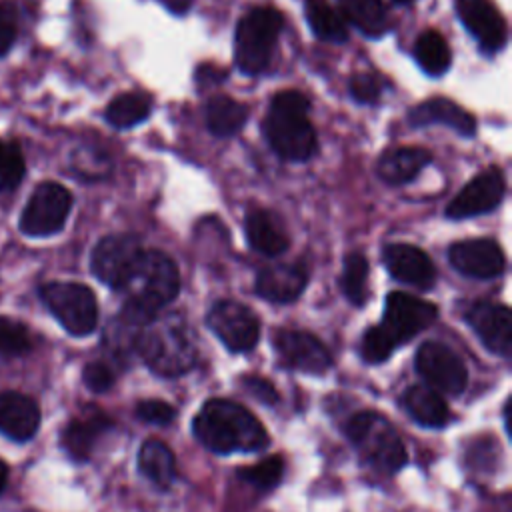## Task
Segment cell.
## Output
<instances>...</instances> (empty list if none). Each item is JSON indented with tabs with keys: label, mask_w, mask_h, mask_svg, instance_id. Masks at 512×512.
I'll return each instance as SVG.
<instances>
[{
	"label": "cell",
	"mask_w": 512,
	"mask_h": 512,
	"mask_svg": "<svg viewBox=\"0 0 512 512\" xmlns=\"http://www.w3.org/2000/svg\"><path fill=\"white\" fill-rule=\"evenodd\" d=\"M204 120L206 128L214 136L230 138L244 128L248 120V106L230 96L216 94L204 104Z\"/></svg>",
	"instance_id": "484cf974"
},
{
	"label": "cell",
	"mask_w": 512,
	"mask_h": 512,
	"mask_svg": "<svg viewBox=\"0 0 512 512\" xmlns=\"http://www.w3.org/2000/svg\"><path fill=\"white\" fill-rule=\"evenodd\" d=\"M152 102L142 92H124L110 100L104 118L114 128H132L150 116Z\"/></svg>",
	"instance_id": "f546056e"
},
{
	"label": "cell",
	"mask_w": 512,
	"mask_h": 512,
	"mask_svg": "<svg viewBox=\"0 0 512 512\" xmlns=\"http://www.w3.org/2000/svg\"><path fill=\"white\" fill-rule=\"evenodd\" d=\"M114 422L104 412H92L78 418H72L60 434V446L62 450L74 460V462H86L98 442L112 430Z\"/></svg>",
	"instance_id": "ffe728a7"
},
{
	"label": "cell",
	"mask_w": 512,
	"mask_h": 512,
	"mask_svg": "<svg viewBox=\"0 0 512 512\" xmlns=\"http://www.w3.org/2000/svg\"><path fill=\"white\" fill-rule=\"evenodd\" d=\"M368 260L362 252H350L344 258L342 270V290L350 304L362 306L366 302V278H368Z\"/></svg>",
	"instance_id": "1f68e13d"
},
{
	"label": "cell",
	"mask_w": 512,
	"mask_h": 512,
	"mask_svg": "<svg viewBox=\"0 0 512 512\" xmlns=\"http://www.w3.org/2000/svg\"><path fill=\"white\" fill-rule=\"evenodd\" d=\"M506 194V180L498 166H490L476 174L446 206V216L452 220L472 218L494 210Z\"/></svg>",
	"instance_id": "4fadbf2b"
},
{
	"label": "cell",
	"mask_w": 512,
	"mask_h": 512,
	"mask_svg": "<svg viewBox=\"0 0 512 512\" xmlns=\"http://www.w3.org/2000/svg\"><path fill=\"white\" fill-rule=\"evenodd\" d=\"M242 386L260 402L272 406V404H278L280 400V394L278 390L274 388V384L262 376H256V374H246L242 376Z\"/></svg>",
	"instance_id": "60d3db41"
},
{
	"label": "cell",
	"mask_w": 512,
	"mask_h": 512,
	"mask_svg": "<svg viewBox=\"0 0 512 512\" xmlns=\"http://www.w3.org/2000/svg\"><path fill=\"white\" fill-rule=\"evenodd\" d=\"M32 348V336L28 328L10 318V316H0V354L2 356H22Z\"/></svg>",
	"instance_id": "836d02e7"
},
{
	"label": "cell",
	"mask_w": 512,
	"mask_h": 512,
	"mask_svg": "<svg viewBox=\"0 0 512 512\" xmlns=\"http://www.w3.org/2000/svg\"><path fill=\"white\" fill-rule=\"evenodd\" d=\"M456 14L486 54L504 48L508 38L506 20L492 0H456Z\"/></svg>",
	"instance_id": "9a60e30c"
},
{
	"label": "cell",
	"mask_w": 512,
	"mask_h": 512,
	"mask_svg": "<svg viewBox=\"0 0 512 512\" xmlns=\"http://www.w3.org/2000/svg\"><path fill=\"white\" fill-rule=\"evenodd\" d=\"M228 76L226 68H220V66H214V64H200L196 68V82L198 86H214L218 82H222L224 78Z\"/></svg>",
	"instance_id": "7bdbcfd3"
},
{
	"label": "cell",
	"mask_w": 512,
	"mask_h": 512,
	"mask_svg": "<svg viewBox=\"0 0 512 512\" xmlns=\"http://www.w3.org/2000/svg\"><path fill=\"white\" fill-rule=\"evenodd\" d=\"M308 266L302 260L286 262V264H272L260 270L256 276L254 290L264 300L276 304L294 302L308 284Z\"/></svg>",
	"instance_id": "d6986e66"
},
{
	"label": "cell",
	"mask_w": 512,
	"mask_h": 512,
	"mask_svg": "<svg viewBox=\"0 0 512 512\" xmlns=\"http://www.w3.org/2000/svg\"><path fill=\"white\" fill-rule=\"evenodd\" d=\"M244 230H246L248 244L264 256H278L290 244L284 224L274 212L266 208H258V206L250 208L246 212Z\"/></svg>",
	"instance_id": "603a6c76"
},
{
	"label": "cell",
	"mask_w": 512,
	"mask_h": 512,
	"mask_svg": "<svg viewBox=\"0 0 512 512\" xmlns=\"http://www.w3.org/2000/svg\"><path fill=\"white\" fill-rule=\"evenodd\" d=\"M16 40V14L8 4H0V56H4Z\"/></svg>",
	"instance_id": "b9f144b4"
},
{
	"label": "cell",
	"mask_w": 512,
	"mask_h": 512,
	"mask_svg": "<svg viewBox=\"0 0 512 512\" xmlns=\"http://www.w3.org/2000/svg\"><path fill=\"white\" fill-rule=\"evenodd\" d=\"M82 380L86 384V388L90 392H96V394H102L106 390L112 388L114 380H116V372H114V366L106 360H92L84 366V372H82Z\"/></svg>",
	"instance_id": "74e56055"
},
{
	"label": "cell",
	"mask_w": 512,
	"mask_h": 512,
	"mask_svg": "<svg viewBox=\"0 0 512 512\" xmlns=\"http://www.w3.org/2000/svg\"><path fill=\"white\" fill-rule=\"evenodd\" d=\"M432 160V154L426 148L416 146H398L386 150L376 164L378 176L392 186L406 184L420 174V170Z\"/></svg>",
	"instance_id": "cb8c5ba5"
},
{
	"label": "cell",
	"mask_w": 512,
	"mask_h": 512,
	"mask_svg": "<svg viewBox=\"0 0 512 512\" xmlns=\"http://www.w3.org/2000/svg\"><path fill=\"white\" fill-rule=\"evenodd\" d=\"M308 98L298 90H282L272 96L262 122L270 148L284 160L304 162L318 148L316 132L308 120Z\"/></svg>",
	"instance_id": "277c9868"
},
{
	"label": "cell",
	"mask_w": 512,
	"mask_h": 512,
	"mask_svg": "<svg viewBox=\"0 0 512 512\" xmlns=\"http://www.w3.org/2000/svg\"><path fill=\"white\" fill-rule=\"evenodd\" d=\"M342 14L366 36L378 38L388 30V14L382 0H338Z\"/></svg>",
	"instance_id": "83f0119b"
},
{
	"label": "cell",
	"mask_w": 512,
	"mask_h": 512,
	"mask_svg": "<svg viewBox=\"0 0 512 512\" xmlns=\"http://www.w3.org/2000/svg\"><path fill=\"white\" fill-rule=\"evenodd\" d=\"M196 440L216 454L258 452L270 438L262 422L242 404L224 398L204 402L192 422Z\"/></svg>",
	"instance_id": "6da1fadb"
},
{
	"label": "cell",
	"mask_w": 512,
	"mask_h": 512,
	"mask_svg": "<svg viewBox=\"0 0 512 512\" xmlns=\"http://www.w3.org/2000/svg\"><path fill=\"white\" fill-rule=\"evenodd\" d=\"M124 290L128 296L120 308L118 320L132 328H142L178 296V266L168 254L160 250H144L134 276Z\"/></svg>",
	"instance_id": "7a4b0ae2"
},
{
	"label": "cell",
	"mask_w": 512,
	"mask_h": 512,
	"mask_svg": "<svg viewBox=\"0 0 512 512\" xmlns=\"http://www.w3.org/2000/svg\"><path fill=\"white\" fill-rule=\"evenodd\" d=\"M414 366L422 380L432 388L446 394H460L468 384V370L462 358L446 344L428 340L414 358Z\"/></svg>",
	"instance_id": "8fae6325"
},
{
	"label": "cell",
	"mask_w": 512,
	"mask_h": 512,
	"mask_svg": "<svg viewBox=\"0 0 512 512\" xmlns=\"http://www.w3.org/2000/svg\"><path fill=\"white\" fill-rule=\"evenodd\" d=\"M282 28L284 16L272 6H256L238 20L234 34V62L240 72L256 76L266 70Z\"/></svg>",
	"instance_id": "8992f818"
},
{
	"label": "cell",
	"mask_w": 512,
	"mask_h": 512,
	"mask_svg": "<svg viewBox=\"0 0 512 512\" xmlns=\"http://www.w3.org/2000/svg\"><path fill=\"white\" fill-rule=\"evenodd\" d=\"M136 418L148 424H156V426H164L170 424L176 416V410L172 404H168L166 400H158V398H148V400H140L136 404Z\"/></svg>",
	"instance_id": "ab89813d"
},
{
	"label": "cell",
	"mask_w": 512,
	"mask_h": 512,
	"mask_svg": "<svg viewBox=\"0 0 512 512\" xmlns=\"http://www.w3.org/2000/svg\"><path fill=\"white\" fill-rule=\"evenodd\" d=\"M382 86V78L374 72H356L350 78V94L364 104H374L382 94Z\"/></svg>",
	"instance_id": "f35d334b"
},
{
	"label": "cell",
	"mask_w": 512,
	"mask_h": 512,
	"mask_svg": "<svg viewBox=\"0 0 512 512\" xmlns=\"http://www.w3.org/2000/svg\"><path fill=\"white\" fill-rule=\"evenodd\" d=\"M144 246L136 234H108L90 254L92 274L114 290H124L134 276Z\"/></svg>",
	"instance_id": "ba28073f"
},
{
	"label": "cell",
	"mask_w": 512,
	"mask_h": 512,
	"mask_svg": "<svg viewBox=\"0 0 512 512\" xmlns=\"http://www.w3.org/2000/svg\"><path fill=\"white\" fill-rule=\"evenodd\" d=\"M408 122L412 126L444 124L460 136H472L476 132L474 116L462 106H458L454 100H448L444 96H434L412 106L408 110Z\"/></svg>",
	"instance_id": "7402d4cb"
},
{
	"label": "cell",
	"mask_w": 512,
	"mask_h": 512,
	"mask_svg": "<svg viewBox=\"0 0 512 512\" xmlns=\"http://www.w3.org/2000/svg\"><path fill=\"white\" fill-rule=\"evenodd\" d=\"M134 352L146 366L166 378L188 372L198 358L194 330L178 312L156 316L134 336Z\"/></svg>",
	"instance_id": "3957f363"
},
{
	"label": "cell",
	"mask_w": 512,
	"mask_h": 512,
	"mask_svg": "<svg viewBox=\"0 0 512 512\" xmlns=\"http://www.w3.org/2000/svg\"><path fill=\"white\" fill-rule=\"evenodd\" d=\"M72 168L82 178L100 180L110 174L112 166L104 152H100L92 146H82V148L74 150V154H72Z\"/></svg>",
	"instance_id": "d590c367"
},
{
	"label": "cell",
	"mask_w": 512,
	"mask_h": 512,
	"mask_svg": "<svg viewBox=\"0 0 512 512\" xmlns=\"http://www.w3.org/2000/svg\"><path fill=\"white\" fill-rule=\"evenodd\" d=\"M40 298L60 326L72 336H88L98 324V302L94 292L80 282H48Z\"/></svg>",
	"instance_id": "52a82bcc"
},
{
	"label": "cell",
	"mask_w": 512,
	"mask_h": 512,
	"mask_svg": "<svg viewBox=\"0 0 512 512\" xmlns=\"http://www.w3.org/2000/svg\"><path fill=\"white\" fill-rule=\"evenodd\" d=\"M72 208V194L58 182H42L36 186L20 216V230L26 236L42 238L56 234Z\"/></svg>",
	"instance_id": "9c48e42d"
},
{
	"label": "cell",
	"mask_w": 512,
	"mask_h": 512,
	"mask_svg": "<svg viewBox=\"0 0 512 512\" xmlns=\"http://www.w3.org/2000/svg\"><path fill=\"white\" fill-rule=\"evenodd\" d=\"M450 264L464 276L488 280L504 272L506 258L502 248L490 238H470L448 248Z\"/></svg>",
	"instance_id": "2e32d148"
},
{
	"label": "cell",
	"mask_w": 512,
	"mask_h": 512,
	"mask_svg": "<svg viewBox=\"0 0 512 512\" xmlns=\"http://www.w3.org/2000/svg\"><path fill=\"white\" fill-rule=\"evenodd\" d=\"M382 262L398 282L418 290H430L436 284V266L432 258L414 244L396 242L384 246Z\"/></svg>",
	"instance_id": "ac0fdd59"
},
{
	"label": "cell",
	"mask_w": 512,
	"mask_h": 512,
	"mask_svg": "<svg viewBox=\"0 0 512 512\" xmlns=\"http://www.w3.org/2000/svg\"><path fill=\"white\" fill-rule=\"evenodd\" d=\"M414 56H416V62L420 64V68L430 76L444 74L452 64L450 48H448L444 36L438 30H432V28L424 30L416 38Z\"/></svg>",
	"instance_id": "4dcf8cb0"
},
{
	"label": "cell",
	"mask_w": 512,
	"mask_h": 512,
	"mask_svg": "<svg viewBox=\"0 0 512 512\" xmlns=\"http://www.w3.org/2000/svg\"><path fill=\"white\" fill-rule=\"evenodd\" d=\"M408 416L424 428H442L450 420V410L442 396L424 384H414L404 390L400 398Z\"/></svg>",
	"instance_id": "d4e9b609"
},
{
	"label": "cell",
	"mask_w": 512,
	"mask_h": 512,
	"mask_svg": "<svg viewBox=\"0 0 512 512\" xmlns=\"http://www.w3.org/2000/svg\"><path fill=\"white\" fill-rule=\"evenodd\" d=\"M304 14L312 32L326 42H346L348 28L344 16L326 0H306Z\"/></svg>",
	"instance_id": "f1b7e54d"
},
{
	"label": "cell",
	"mask_w": 512,
	"mask_h": 512,
	"mask_svg": "<svg viewBox=\"0 0 512 512\" xmlns=\"http://www.w3.org/2000/svg\"><path fill=\"white\" fill-rule=\"evenodd\" d=\"M138 470L158 488H168L176 478V460L172 450L156 438L142 442L138 450Z\"/></svg>",
	"instance_id": "4316f807"
},
{
	"label": "cell",
	"mask_w": 512,
	"mask_h": 512,
	"mask_svg": "<svg viewBox=\"0 0 512 512\" xmlns=\"http://www.w3.org/2000/svg\"><path fill=\"white\" fill-rule=\"evenodd\" d=\"M40 426V408L34 398L16 390L0 392V432L14 442H28Z\"/></svg>",
	"instance_id": "44dd1931"
},
{
	"label": "cell",
	"mask_w": 512,
	"mask_h": 512,
	"mask_svg": "<svg viewBox=\"0 0 512 512\" xmlns=\"http://www.w3.org/2000/svg\"><path fill=\"white\" fill-rule=\"evenodd\" d=\"M206 326L230 352H248L258 344L260 320L242 302L218 300L206 314Z\"/></svg>",
	"instance_id": "30bf717a"
},
{
	"label": "cell",
	"mask_w": 512,
	"mask_h": 512,
	"mask_svg": "<svg viewBox=\"0 0 512 512\" xmlns=\"http://www.w3.org/2000/svg\"><path fill=\"white\" fill-rule=\"evenodd\" d=\"M26 174V162L18 148V144L2 142L0 148V190L8 192L14 190Z\"/></svg>",
	"instance_id": "e575fe53"
},
{
	"label": "cell",
	"mask_w": 512,
	"mask_h": 512,
	"mask_svg": "<svg viewBox=\"0 0 512 512\" xmlns=\"http://www.w3.org/2000/svg\"><path fill=\"white\" fill-rule=\"evenodd\" d=\"M0 148H2V142H0Z\"/></svg>",
	"instance_id": "bcb514c9"
},
{
	"label": "cell",
	"mask_w": 512,
	"mask_h": 512,
	"mask_svg": "<svg viewBox=\"0 0 512 512\" xmlns=\"http://www.w3.org/2000/svg\"><path fill=\"white\" fill-rule=\"evenodd\" d=\"M438 316L436 304L412 296L408 292H390L384 304L382 328L394 340V344H404L422 330H426Z\"/></svg>",
	"instance_id": "7c38bea8"
},
{
	"label": "cell",
	"mask_w": 512,
	"mask_h": 512,
	"mask_svg": "<svg viewBox=\"0 0 512 512\" xmlns=\"http://www.w3.org/2000/svg\"><path fill=\"white\" fill-rule=\"evenodd\" d=\"M466 322L490 352L510 356L512 312L508 306L496 302H476L466 310Z\"/></svg>",
	"instance_id": "e0dca14e"
},
{
	"label": "cell",
	"mask_w": 512,
	"mask_h": 512,
	"mask_svg": "<svg viewBox=\"0 0 512 512\" xmlns=\"http://www.w3.org/2000/svg\"><path fill=\"white\" fill-rule=\"evenodd\" d=\"M394 348H396L394 340L388 336V332L380 324L370 326L360 340V356L368 364H380L388 360Z\"/></svg>",
	"instance_id": "8d00e7d4"
},
{
	"label": "cell",
	"mask_w": 512,
	"mask_h": 512,
	"mask_svg": "<svg viewBox=\"0 0 512 512\" xmlns=\"http://www.w3.org/2000/svg\"><path fill=\"white\" fill-rule=\"evenodd\" d=\"M238 478L246 484H250L252 488L256 490H272L278 486V482L282 480V474H284V458L282 456H268V458H262L260 462L252 464V466H246V468H240L238 472Z\"/></svg>",
	"instance_id": "d6a6232c"
},
{
	"label": "cell",
	"mask_w": 512,
	"mask_h": 512,
	"mask_svg": "<svg viewBox=\"0 0 512 512\" xmlns=\"http://www.w3.org/2000/svg\"><path fill=\"white\" fill-rule=\"evenodd\" d=\"M274 348L280 362L304 374H324L332 366L330 350L310 332L282 328L274 334Z\"/></svg>",
	"instance_id": "5bb4252c"
},
{
	"label": "cell",
	"mask_w": 512,
	"mask_h": 512,
	"mask_svg": "<svg viewBox=\"0 0 512 512\" xmlns=\"http://www.w3.org/2000/svg\"><path fill=\"white\" fill-rule=\"evenodd\" d=\"M346 436L364 456V460L384 474L398 472L406 460L402 438L390 420L374 410H362L346 422Z\"/></svg>",
	"instance_id": "5b68a950"
},
{
	"label": "cell",
	"mask_w": 512,
	"mask_h": 512,
	"mask_svg": "<svg viewBox=\"0 0 512 512\" xmlns=\"http://www.w3.org/2000/svg\"><path fill=\"white\" fill-rule=\"evenodd\" d=\"M396 4H410V2H414V0H394Z\"/></svg>",
	"instance_id": "f6af8a7d"
},
{
	"label": "cell",
	"mask_w": 512,
	"mask_h": 512,
	"mask_svg": "<svg viewBox=\"0 0 512 512\" xmlns=\"http://www.w3.org/2000/svg\"><path fill=\"white\" fill-rule=\"evenodd\" d=\"M6 482H8V468L4 462H0V494L6 488Z\"/></svg>",
	"instance_id": "ee69618b"
}]
</instances>
